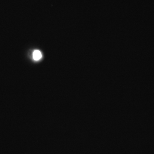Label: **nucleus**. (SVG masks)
<instances>
[{
    "mask_svg": "<svg viewBox=\"0 0 154 154\" xmlns=\"http://www.w3.org/2000/svg\"><path fill=\"white\" fill-rule=\"evenodd\" d=\"M33 57L34 60H39L42 57V54L40 51L38 50L35 51L33 53Z\"/></svg>",
    "mask_w": 154,
    "mask_h": 154,
    "instance_id": "1",
    "label": "nucleus"
}]
</instances>
